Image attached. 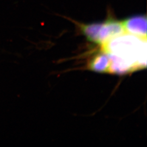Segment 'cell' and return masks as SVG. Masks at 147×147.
<instances>
[{
	"instance_id": "cell-1",
	"label": "cell",
	"mask_w": 147,
	"mask_h": 147,
	"mask_svg": "<svg viewBox=\"0 0 147 147\" xmlns=\"http://www.w3.org/2000/svg\"><path fill=\"white\" fill-rule=\"evenodd\" d=\"M115 70L130 73L145 68L147 64V39L124 32L102 46Z\"/></svg>"
},
{
	"instance_id": "cell-2",
	"label": "cell",
	"mask_w": 147,
	"mask_h": 147,
	"mask_svg": "<svg viewBox=\"0 0 147 147\" xmlns=\"http://www.w3.org/2000/svg\"><path fill=\"white\" fill-rule=\"evenodd\" d=\"M79 26L88 40L101 46L125 32L122 22L113 19L103 22L80 24Z\"/></svg>"
},
{
	"instance_id": "cell-3",
	"label": "cell",
	"mask_w": 147,
	"mask_h": 147,
	"mask_svg": "<svg viewBox=\"0 0 147 147\" xmlns=\"http://www.w3.org/2000/svg\"><path fill=\"white\" fill-rule=\"evenodd\" d=\"M147 22L146 16L138 15L129 17L121 22L125 33L147 39Z\"/></svg>"
},
{
	"instance_id": "cell-4",
	"label": "cell",
	"mask_w": 147,
	"mask_h": 147,
	"mask_svg": "<svg viewBox=\"0 0 147 147\" xmlns=\"http://www.w3.org/2000/svg\"><path fill=\"white\" fill-rule=\"evenodd\" d=\"M110 59L109 55L102 51L91 59L88 64V68L98 73H110Z\"/></svg>"
}]
</instances>
